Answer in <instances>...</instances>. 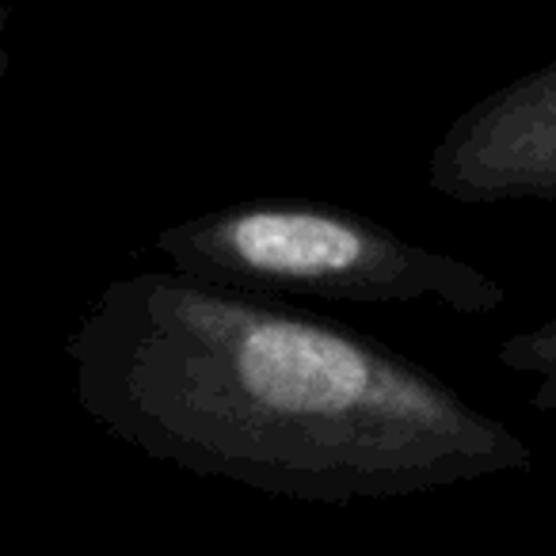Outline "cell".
<instances>
[{
    "mask_svg": "<svg viewBox=\"0 0 556 556\" xmlns=\"http://www.w3.org/2000/svg\"><path fill=\"white\" fill-rule=\"evenodd\" d=\"M65 355L103 431L255 492L401 500L533 462L510 427L370 336L179 270L111 278Z\"/></svg>",
    "mask_w": 556,
    "mask_h": 556,
    "instance_id": "cell-1",
    "label": "cell"
},
{
    "mask_svg": "<svg viewBox=\"0 0 556 556\" xmlns=\"http://www.w3.org/2000/svg\"><path fill=\"white\" fill-rule=\"evenodd\" d=\"M179 275L237 294L439 305L457 317L503 309L507 290L472 263L431 252L363 214L317 202H240L156 237Z\"/></svg>",
    "mask_w": 556,
    "mask_h": 556,
    "instance_id": "cell-2",
    "label": "cell"
},
{
    "mask_svg": "<svg viewBox=\"0 0 556 556\" xmlns=\"http://www.w3.org/2000/svg\"><path fill=\"white\" fill-rule=\"evenodd\" d=\"M427 179L465 206L556 202V62L462 111L434 146Z\"/></svg>",
    "mask_w": 556,
    "mask_h": 556,
    "instance_id": "cell-3",
    "label": "cell"
},
{
    "mask_svg": "<svg viewBox=\"0 0 556 556\" xmlns=\"http://www.w3.org/2000/svg\"><path fill=\"white\" fill-rule=\"evenodd\" d=\"M500 363L510 374H522L533 381L530 404L541 416L556 419V313L538 328L510 336L500 348Z\"/></svg>",
    "mask_w": 556,
    "mask_h": 556,
    "instance_id": "cell-4",
    "label": "cell"
},
{
    "mask_svg": "<svg viewBox=\"0 0 556 556\" xmlns=\"http://www.w3.org/2000/svg\"><path fill=\"white\" fill-rule=\"evenodd\" d=\"M9 24H12V9L0 4V85L9 77Z\"/></svg>",
    "mask_w": 556,
    "mask_h": 556,
    "instance_id": "cell-5",
    "label": "cell"
}]
</instances>
